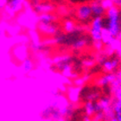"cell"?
<instances>
[{
    "label": "cell",
    "instance_id": "1",
    "mask_svg": "<svg viewBox=\"0 0 121 121\" xmlns=\"http://www.w3.org/2000/svg\"><path fill=\"white\" fill-rule=\"evenodd\" d=\"M104 34L103 42L106 43L120 42L121 36V16L119 8L112 6L106 10L103 17Z\"/></svg>",
    "mask_w": 121,
    "mask_h": 121
},
{
    "label": "cell",
    "instance_id": "2",
    "mask_svg": "<svg viewBox=\"0 0 121 121\" xmlns=\"http://www.w3.org/2000/svg\"><path fill=\"white\" fill-rule=\"evenodd\" d=\"M89 33H90V36L92 38V40L95 43H103V17L93 18L90 23Z\"/></svg>",
    "mask_w": 121,
    "mask_h": 121
},
{
    "label": "cell",
    "instance_id": "3",
    "mask_svg": "<svg viewBox=\"0 0 121 121\" xmlns=\"http://www.w3.org/2000/svg\"><path fill=\"white\" fill-rule=\"evenodd\" d=\"M76 17L81 23H91L93 18L90 3H84V4H79L76 9Z\"/></svg>",
    "mask_w": 121,
    "mask_h": 121
},
{
    "label": "cell",
    "instance_id": "4",
    "mask_svg": "<svg viewBox=\"0 0 121 121\" xmlns=\"http://www.w3.org/2000/svg\"><path fill=\"white\" fill-rule=\"evenodd\" d=\"M101 67L106 72H115L119 65V57L112 56L109 57H103L100 60Z\"/></svg>",
    "mask_w": 121,
    "mask_h": 121
},
{
    "label": "cell",
    "instance_id": "5",
    "mask_svg": "<svg viewBox=\"0 0 121 121\" xmlns=\"http://www.w3.org/2000/svg\"><path fill=\"white\" fill-rule=\"evenodd\" d=\"M91 9H92V14L93 18L103 17L106 15V10L105 9L100 0H93L90 2Z\"/></svg>",
    "mask_w": 121,
    "mask_h": 121
},
{
    "label": "cell",
    "instance_id": "6",
    "mask_svg": "<svg viewBox=\"0 0 121 121\" xmlns=\"http://www.w3.org/2000/svg\"><path fill=\"white\" fill-rule=\"evenodd\" d=\"M3 1L8 10H10L11 12H17L23 7L24 0H3Z\"/></svg>",
    "mask_w": 121,
    "mask_h": 121
},
{
    "label": "cell",
    "instance_id": "7",
    "mask_svg": "<svg viewBox=\"0 0 121 121\" xmlns=\"http://www.w3.org/2000/svg\"><path fill=\"white\" fill-rule=\"evenodd\" d=\"M23 66V69H24L26 72L30 71L33 68V63L30 59H24Z\"/></svg>",
    "mask_w": 121,
    "mask_h": 121
},
{
    "label": "cell",
    "instance_id": "8",
    "mask_svg": "<svg viewBox=\"0 0 121 121\" xmlns=\"http://www.w3.org/2000/svg\"><path fill=\"white\" fill-rule=\"evenodd\" d=\"M70 2L72 3H74V4H84V3H90L91 1H93V0H69Z\"/></svg>",
    "mask_w": 121,
    "mask_h": 121
},
{
    "label": "cell",
    "instance_id": "9",
    "mask_svg": "<svg viewBox=\"0 0 121 121\" xmlns=\"http://www.w3.org/2000/svg\"><path fill=\"white\" fill-rule=\"evenodd\" d=\"M120 43H121V36H120Z\"/></svg>",
    "mask_w": 121,
    "mask_h": 121
},
{
    "label": "cell",
    "instance_id": "10",
    "mask_svg": "<svg viewBox=\"0 0 121 121\" xmlns=\"http://www.w3.org/2000/svg\"><path fill=\"white\" fill-rule=\"evenodd\" d=\"M0 9H1V6H0Z\"/></svg>",
    "mask_w": 121,
    "mask_h": 121
}]
</instances>
